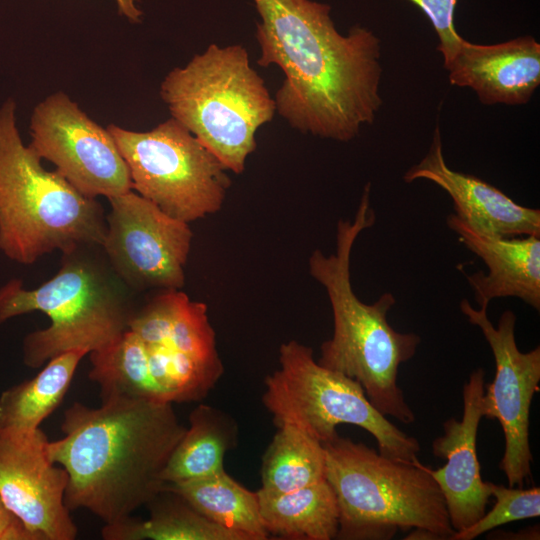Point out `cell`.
I'll return each instance as SVG.
<instances>
[{"label":"cell","instance_id":"obj_9","mask_svg":"<svg viewBox=\"0 0 540 540\" xmlns=\"http://www.w3.org/2000/svg\"><path fill=\"white\" fill-rule=\"evenodd\" d=\"M130 174L132 190L166 214L194 222L219 211L231 180L222 162L169 118L145 132L107 126Z\"/></svg>","mask_w":540,"mask_h":540},{"label":"cell","instance_id":"obj_18","mask_svg":"<svg viewBox=\"0 0 540 540\" xmlns=\"http://www.w3.org/2000/svg\"><path fill=\"white\" fill-rule=\"evenodd\" d=\"M268 534L287 539L331 540L339 529V509L327 480L285 493L257 491Z\"/></svg>","mask_w":540,"mask_h":540},{"label":"cell","instance_id":"obj_4","mask_svg":"<svg viewBox=\"0 0 540 540\" xmlns=\"http://www.w3.org/2000/svg\"><path fill=\"white\" fill-rule=\"evenodd\" d=\"M114 272L101 245L62 253L57 273L36 289L13 278L0 287V326L19 315L40 311L50 325L27 334L23 362L40 368L62 353L101 349L129 329L139 304Z\"/></svg>","mask_w":540,"mask_h":540},{"label":"cell","instance_id":"obj_8","mask_svg":"<svg viewBox=\"0 0 540 540\" xmlns=\"http://www.w3.org/2000/svg\"><path fill=\"white\" fill-rule=\"evenodd\" d=\"M280 368L265 379L262 401L277 427L292 426L321 444L338 436L341 424L356 425L376 440L378 452L417 463L420 444L368 400L355 380L320 365L313 350L295 340L281 345Z\"/></svg>","mask_w":540,"mask_h":540},{"label":"cell","instance_id":"obj_1","mask_svg":"<svg viewBox=\"0 0 540 540\" xmlns=\"http://www.w3.org/2000/svg\"><path fill=\"white\" fill-rule=\"evenodd\" d=\"M260 16L258 65H277L284 81L276 111L291 127L348 142L382 105L381 43L367 28L336 29L330 6L312 0H253Z\"/></svg>","mask_w":540,"mask_h":540},{"label":"cell","instance_id":"obj_11","mask_svg":"<svg viewBox=\"0 0 540 540\" xmlns=\"http://www.w3.org/2000/svg\"><path fill=\"white\" fill-rule=\"evenodd\" d=\"M30 135V147L82 195L108 199L132 190L111 134L65 93L51 94L36 105Z\"/></svg>","mask_w":540,"mask_h":540},{"label":"cell","instance_id":"obj_28","mask_svg":"<svg viewBox=\"0 0 540 540\" xmlns=\"http://www.w3.org/2000/svg\"><path fill=\"white\" fill-rule=\"evenodd\" d=\"M0 540H37L0 496Z\"/></svg>","mask_w":540,"mask_h":540},{"label":"cell","instance_id":"obj_13","mask_svg":"<svg viewBox=\"0 0 540 540\" xmlns=\"http://www.w3.org/2000/svg\"><path fill=\"white\" fill-rule=\"evenodd\" d=\"M40 429H0V496L37 540H74L65 503L68 474L48 453Z\"/></svg>","mask_w":540,"mask_h":540},{"label":"cell","instance_id":"obj_6","mask_svg":"<svg viewBox=\"0 0 540 540\" xmlns=\"http://www.w3.org/2000/svg\"><path fill=\"white\" fill-rule=\"evenodd\" d=\"M322 445L339 509L337 539L388 540L409 529L451 539L444 497L420 461H397L339 435Z\"/></svg>","mask_w":540,"mask_h":540},{"label":"cell","instance_id":"obj_2","mask_svg":"<svg viewBox=\"0 0 540 540\" xmlns=\"http://www.w3.org/2000/svg\"><path fill=\"white\" fill-rule=\"evenodd\" d=\"M64 436L49 441L50 459L68 474V509H86L104 524L149 505L186 427L169 402L110 398L99 407L74 402L64 411Z\"/></svg>","mask_w":540,"mask_h":540},{"label":"cell","instance_id":"obj_29","mask_svg":"<svg viewBox=\"0 0 540 540\" xmlns=\"http://www.w3.org/2000/svg\"><path fill=\"white\" fill-rule=\"evenodd\" d=\"M118 12L131 22H140L142 11L137 7L136 0H115Z\"/></svg>","mask_w":540,"mask_h":540},{"label":"cell","instance_id":"obj_22","mask_svg":"<svg viewBox=\"0 0 540 540\" xmlns=\"http://www.w3.org/2000/svg\"><path fill=\"white\" fill-rule=\"evenodd\" d=\"M150 517L132 516L101 530L105 540H245L193 509L175 493L161 492L149 505Z\"/></svg>","mask_w":540,"mask_h":540},{"label":"cell","instance_id":"obj_19","mask_svg":"<svg viewBox=\"0 0 540 540\" xmlns=\"http://www.w3.org/2000/svg\"><path fill=\"white\" fill-rule=\"evenodd\" d=\"M163 491L175 493L202 516L242 535L245 540L268 538L257 492L240 485L225 470L203 478L167 483Z\"/></svg>","mask_w":540,"mask_h":540},{"label":"cell","instance_id":"obj_12","mask_svg":"<svg viewBox=\"0 0 540 540\" xmlns=\"http://www.w3.org/2000/svg\"><path fill=\"white\" fill-rule=\"evenodd\" d=\"M460 310L477 326L489 344L495 360V375L485 385L484 417L496 419L503 431L505 446L499 467L508 485L523 486L531 475L532 453L529 443L530 406L540 381V347L521 352L515 340L516 315L505 310L493 325L486 308L475 309L467 299Z\"/></svg>","mask_w":540,"mask_h":540},{"label":"cell","instance_id":"obj_24","mask_svg":"<svg viewBox=\"0 0 540 540\" xmlns=\"http://www.w3.org/2000/svg\"><path fill=\"white\" fill-rule=\"evenodd\" d=\"M323 480V445L292 426H279L262 459L260 489L285 493Z\"/></svg>","mask_w":540,"mask_h":540},{"label":"cell","instance_id":"obj_14","mask_svg":"<svg viewBox=\"0 0 540 540\" xmlns=\"http://www.w3.org/2000/svg\"><path fill=\"white\" fill-rule=\"evenodd\" d=\"M484 380L483 368L470 374L463 385L461 420L445 421L443 435L432 442L433 455L445 459L446 463L436 470L427 467L444 497L455 531L476 522L486 512L491 497L489 482L483 481L481 476L476 450L478 428L484 417Z\"/></svg>","mask_w":540,"mask_h":540},{"label":"cell","instance_id":"obj_23","mask_svg":"<svg viewBox=\"0 0 540 540\" xmlns=\"http://www.w3.org/2000/svg\"><path fill=\"white\" fill-rule=\"evenodd\" d=\"M89 354L88 377L99 386L101 400L132 398L169 402L151 372L144 343L131 330Z\"/></svg>","mask_w":540,"mask_h":540},{"label":"cell","instance_id":"obj_16","mask_svg":"<svg viewBox=\"0 0 540 540\" xmlns=\"http://www.w3.org/2000/svg\"><path fill=\"white\" fill-rule=\"evenodd\" d=\"M406 183L429 180L451 197L455 215L477 231L494 237H540V210L516 203L482 179L452 170L445 162L439 127L422 160L403 176Z\"/></svg>","mask_w":540,"mask_h":540},{"label":"cell","instance_id":"obj_5","mask_svg":"<svg viewBox=\"0 0 540 540\" xmlns=\"http://www.w3.org/2000/svg\"><path fill=\"white\" fill-rule=\"evenodd\" d=\"M16 124V103L0 106V251L31 265L54 251L101 245L106 214L57 171L46 170Z\"/></svg>","mask_w":540,"mask_h":540},{"label":"cell","instance_id":"obj_10","mask_svg":"<svg viewBox=\"0 0 540 540\" xmlns=\"http://www.w3.org/2000/svg\"><path fill=\"white\" fill-rule=\"evenodd\" d=\"M102 244L109 264L136 294L180 290L193 233L134 190L108 198Z\"/></svg>","mask_w":540,"mask_h":540},{"label":"cell","instance_id":"obj_17","mask_svg":"<svg viewBox=\"0 0 540 540\" xmlns=\"http://www.w3.org/2000/svg\"><path fill=\"white\" fill-rule=\"evenodd\" d=\"M446 223L488 267V274L467 275L480 308L487 309L495 298L516 297L540 310V237L486 235L454 213L447 216Z\"/></svg>","mask_w":540,"mask_h":540},{"label":"cell","instance_id":"obj_21","mask_svg":"<svg viewBox=\"0 0 540 540\" xmlns=\"http://www.w3.org/2000/svg\"><path fill=\"white\" fill-rule=\"evenodd\" d=\"M87 353L73 350L51 358L32 379L0 395V429L39 428L62 402L78 364Z\"/></svg>","mask_w":540,"mask_h":540},{"label":"cell","instance_id":"obj_26","mask_svg":"<svg viewBox=\"0 0 540 540\" xmlns=\"http://www.w3.org/2000/svg\"><path fill=\"white\" fill-rule=\"evenodd\" d=\"M489 488L496 500L492 509L467 528L455 531L450 540H473L501 525L539 517V487L522 489L489 482Z\"/></svg>","mask_w":540,"mask_h":540},{"label":"cell","instance_id":"obj_15","mask_svg":"<svg viewBox=\"0 0 540 540\" xmlns=\"http://www.w3.org/2000/svg\"><path fill=\"white\" fill-rule=\"evenodd\" d=\"M443 62L450 83L486 105L525 104L540 84V44L530 35L488 45L462 38Z\"/></svg>","mask_w":540,"mask_h":540},{"label":"cell","instance_id":"obj_20","mask_svg":"<svg viewBox=\"0 0 540 540\" xmlns=\"http://www.w3.org/2000/svg\"><path fill=\"white\" fill-rule=\"evenodd\" d=\"M236 435V424L229 416L214 407L199 405L190 413L189 428L162 472L163 482L187 481L224 471V457Z\"/></svg>","mask_w":540,"mask_h":540},{"label":"cell","instance_id":"obj_7","mask_svg":"<svg viewBox=\"0 0 540 540\" xmlns=\"http://www.w3.org/2000/svg\"><path fill=\"white\" fill-rule=\"evenodd\" d=\"M160 96L171 117L235 174L244 171L257 146V130L276 111L275 100L240 44H210L165 76Z\"/></svg>","mask_w":540,"mask_h":540},{"label":"cell","instance_id":"obj_25","mask_svg":"<svg viewBox=\"0 0 540 540\" xmlns=\"http://www.w3.org/2000/svg\"><path fill=\"white\" fill-rule=\"evenodd\" d=\"M173 351L209 361L221 362L216 350L215 333L207 306L186 295L173 320L167 339L160 345Z\"/></svg>","mask_w":540,"mask_h":540},{"label":"cell","instance_id":"obj_3","mask_svg":"<svg viewBox=\"0 0 540 540\" xmlns=\"http://www.w3.org/2000/svg\"><path fill=\"white\" fill-rule=\"evenodd\" d=\"M364 229L359 218L340 220L335 252L326 256L316 249L309 258V272L325 288L333 313V335L322 343L317 362L359 383L384 416L411 424L415 414L397 378L400 365L416 354L421 338L416 333L398 332L388 323L387 314L396 303L392 293H383L372 304L354 293L351 253Z\"/></svg>","mask_w":540,"mask_h":540},{"label":"cell","instance_id":"obj_30","mask_svg":"<svg viewBox=\"0 0 540 540\" xmlns=\"http://www.w3.org/2000/svg\"><path fill=\"white\" fill-rule=\"evenodd\" d=\"M405 539L440 540L436 534L426 529H414Z\"/></svg>","mask_w":540,"mask_h":540},{"label":"cell","instance_id":"obj_27","mask_svg":"<svg viewBox=\"0 0 540 540\" xmlns=\"http://www.w3.org/2000/svg\"><path fill=\"white\" fill-rule=\"evenodd\" d=\"M417 5L431 21L439 38L438 51L446 56L454 49L461 37L454 26V12L457 0H410Z\"/></svg>","mask_w":540,"mask_h":540}]
</instances>
